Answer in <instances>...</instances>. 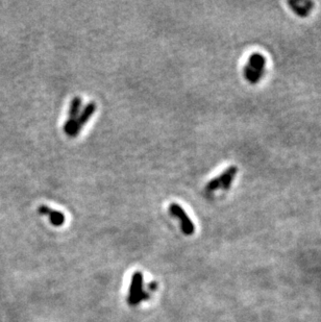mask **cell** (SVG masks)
<instances>
[{"instance_id": "obj_2", "label": "cell", "mask_w": 321, "mask_h": 322, "mask_svg": "<svg viewBox=\"0 0 321 322\" xmlns=\"http://www.w3.org/2000/svg\"><path fill=\"white\" fill-rule=\"evenodd\" d=\"M237 173H238L237 166L229 167L227 170H224L219 176H217V178H215L208 182L206 186V190L207 192H213L218 189L228 191L231 186L232 181L235 180Z\"/></svg>"}, {"instance_id": "obj_5", "label": "cell", "mask_w": 321, "mask_h": 322, "mask_svg": "<svg viewBox=\"0 0 321 322\" xmlns=\"http://www.w3.org/2000/svg\"><path fill=\"white\" fill-rule=\"evenodd\" d=\"M96 109H97V104L94 101H91L89 103H87L85 108L83 109V111L79 113V115L77 117L76 120V123L74 124L73 128H72V131L70 132V134L68 135L70 138H75L77 137L82 131V128L84 127V125L87 124V122L89 121L90 118L94 115V113L96 112Z\"/></svg>"}, {"instance_id": "obj_1", "label": "cell", "mask_w": 321, "mask_h": 322, "mask_svg": "<svg viewBox=\"0 0 321 322\" xmlns=\"http://www.w3.org/2000/svg\"><path fill=\"white\" fill-rule=\"evenodd\" d=\"M265 67H266V58L262 53L254 52L248 59L243 69V75L248 83L254 85L263 77Z\"/></svg>"}, {"instance_id": "obj_6", "label": "cell", "mask_w": 321, "mask_h": 322, "mask_svg": "<svg viewBox=\"0 0 321 322\" xmlns=\"http://www.w3.org/2000/svg\"><path fill=\"white\" fill-rule=\"evenodd\" d=\"M82 98L79 97V96H75V97L71 100L70 103V107H69V111H68V117L67 120L64 123V132L68 136L70 134V132L72 131V128H73L74 124L76 123V120L77 117L80 113V108H82Z\"/></svg>"}, {"instance_id": "obj_4", "label": "cell", "mask_w": 321, "mask_h": 322, "mask_svg": "<svg viewBox=\"0 0 321 322\" xmlns=\"http://www.w3.org/2000/svg\"><path fill=\"white\" fill-rule=\"evenodd\" d=\"M169 212L170 214L175 217V218H178L181 222V228L183 232L184 235L187 236H192L193 233L195 232V225L190 219L189 215L186 213V211L183 210V207L180 206L179 204H171L169 206Z\"/></svg>"}, {"instance_id": "obj_3", "label": "cell", "mask_w": 321, "mask_h": 322, "mask_svg": "<svg viewBox=\"0 0 321 322\" xmlns=\"http://www.w3.org/2000/svg\"><path fill=\"white\" fill-rule=\"evenodd\" d=\"M147 294L144 291V278L141 272H136L132 277V283L128 293L127 302L131 305H137L142 300L146 299Z\"/></svg>"}, {"instance_id": "obj_7", "label": "cell", "mask_w": 321, "mask_h": 322, "mask_svg": "<svg viewBox=\"0 0 321 322\" xmlns=\"http://www.w3.org/2000/svg\"><path fill=\"white\" fill-rule=\"evenodd\" d=\"M38 212L41 215L48 216V219H49V221L51 222L52 225H54V227H62L66 221V217L62 212L52 210V208H50L49 207L44 205L39 207Z\"/></svg>"}]
</instances>
